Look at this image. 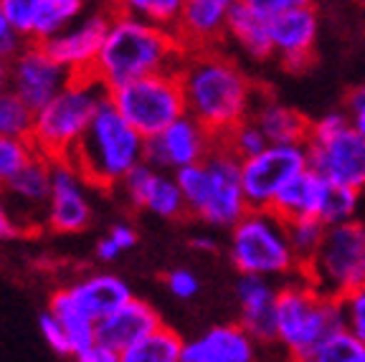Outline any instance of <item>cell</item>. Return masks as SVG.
<instances>
[{
	"label": "cell",
	"instance_id": "6da1fadb",
	"mask_svg": "<svg viewBox=\"0 0 365 362\" xmlns=\"http://www.w3.org/2000/svg\"><path fill=\"white\" fill-rule=\"evenodd\" d=\"M178 76L188 117L200 122L218 140L251 117L262 94L241 63L221 48L185 51Z\"/></svg>",
	"mask_w": 365,
	"mask_h": 362
},
{
	"label": "cell",
	"instance_id": "7a4b0ae2",
	"mask_svg": "<svg viewBox=\"0 0 365 362\" xmlns=\"http://www.w3.org/2000/svg\"><path fill=\"white\" fill-rule=\"evenodd\" d=\"M182 56L185 48L173 31L158 29L153 23L114 8L112 26L91 76H97L104 89L112 91L135 79L175 71Z\"/></svg>",
	"mask_w": 365,
	"mask_h": 362
},
{
	"label": "cell",
	"instance_id": "3957f363",
	"mask_svg": "<svg viewBox=\"0 0 365 362\" xmlns=\"http://www.w3.org/2000/svg\"><path fill=\"white\" fill-rule=\"evenodd\" d=\"M145 142L148 140L112 107L107 96L68 160L91 187H120L137 165L145 162Z\"/></svg>",
	"mask_w": 365,
	"mask_h": 362
},
{
	"label": "cell",
	"instance_id": "277c9868",
	"mask_svg": "<svg viewBox=\"0 0 365 362\" xmlns=\"http://www.w3.org/2000/svg\"><path fill=\"white\" fill-rule=\"evenodd\" d=\"M107 96L97 76H74L61 94L36 112L29 137L36 152L48 160L71 157Z\"/></svg>",
	"mask_w": 365,
	"mask_h": 362
},
{
	"label": "cell",
	"instance_id": "5b68a950",
	"mask_svg": "<svg viewBox=\"0 0 365 362\" xmlns=\"http://www.w3.org/2000/svg\"><path fill=\"white\" fill-rule=\"evenodd\" d=\"M345 329L342 304L322 294L299 274L297 281L279 289L277 296V345L289 360H302L317 350L327 337Z\"/></svg>",
	"mask_w": 365,
	"mask_h": 362
},
{
	"label": "cell",
	"instance_id": "8992f818",
	"mask_svg": "<svg viewBox=\"0 0 365 362\" xmlns=\"http://www.w3.org/2000/svg\"><path fill=\"white\" fill-rule=\"evenodd\" d=\"M228 256L241 276H292L302 274V264L289 244L287 223L274 210H249L231 228Z\"/></svg>",
	"mask_w": 365,
	"mask_h": 362
},
{
	"label": "cell",
	"instance_id": "52a82bcc",
	"mask_svg": "<svg viewBox=\"0 0 365 362\" xmlns=\"http://www.w3.org/2000/svg\"><path fill=\"white\" fill-rule=\"evenodd\" d=\"M304 145L314 172L332 185L365 190V137L353 127L348 112H330L314 119Z\"/></svg>",
	"mask_w": 365,
	"mask_h": 362
},
{
	"label": "cell",
	"instance_id": "ba28073f",
	"mask_svg": "<svg viewBox=\"0 0 365 362\" xmlns=\"http://www.w3.org/2000/svg\"><path fill=\"white\" fill-rule=\"evenodd\" d=\"M302 276L335 299L365 286V223L327 226L322 246L302 267Z\"/></svg>",
	"mask_w": 365,
	"mask_h": 362
},
{
	"label": "cell",
	"instance_id": "9c48e42d",
	"mask_svg": "<svg viewBox=\"0 0 365 362\" xmlns=\"http://www.w3.org/2000/svg\"><path fill=\"white\" fill-rule=\"evenodd\" d=\"M109 102L145 140L160 135L188 114L178 68L117 86L109 91Z\"/></svg>",
	"mask_w": 365,
	"mask_h": 362
},
{
	"label": "cell",
	"instance_id": "30bf717a",
	"mask_svg": "<svg viewBox=\"0 0 365 362\" xmlns=\"http://www.w3.org/2000/svg\"><path fill=\"white\" fill-rule=\"evenodd\" d=\"M309 167L307 145H269L241 162V182L251 210H269L274 198Z\"/></svg>",
	"mask_w": 365,
	"mask_h": 362
},
{
	"label": "cell",
	"instance_id": "8fae6325",
	"mask_svg": "<svg viewBox=\"0 0 365 362\" xmlns=\"http://www.w3.org/2000/svg\"><path fill=\"white\" fill-rule=\"evenodd\" d=\"M74 76L48 53L43 43H29L8 61V81L11 91L18 94L34 112L51 102L68 86Z\"/></svg>",
	"mask_w": 365,
	"mask_h": 362
},
{
	"label": "cell",
	"instance_id": "7c38bea8",
	"mask_svg": "<svg viewBox=\"0 0 365 362\" xmlns=\"http://www.w3.org/2000/svg\"><path fill=\"white\" fill-rule=\"evenodd\" d=\"M218 137L205 130L193 117H180L168 130L145 142V162L165 172H180L211 157L218 148Z\"/></svg>",
	"mask_w": 365,
	"mask_h": 362
},
{
	"label": "cell",
	"instance_id": "4fadbf2b",
	"mask_svg": "<svg viewBox=\"0 0 365 362\" xmlns=\"http://www.w3.org/2000/svg\"><path fill=\"white\" fill-rule=\"evenodd\" d=\"M205 167L211 175V192H208V203H205L198 221L213 228L231 231L251 210L244 192V182H241V160L218 142L211 157L205 160Z\"/></svg>",
	"mask_w": 365,
	"mask_h": 362
},
{
	"label": "cell",
	"instance_id": "5bb4252c",
	"mask_svg": "<svg viewBox=\"0 0 365 362\" xmlns=\"http://www.w3.org/2000/svg\"><path fill=\"white\" fill-rule=\"evenodd\" d=\"M89 182L71 160H51V198L46 210V226L53 233L84 231L91 223Z\"/></svg>",
	"mask_w": 365,
	"mask_h": 362
},
{
	"label": "cell",
	"instance_id": "9a60e30c",
	"mask_svg": "<svg viewBox=\"0 0 365 362\" xmlns=\"http://www.w3.org/2000/svg\"><path fill=\"white\" fill-rule=\"evenodd\" d=\"M112 18L114 8L91 11L81 21H76L71 29H66L43 46L71 76H89L94 74V66H97L99 51H102L109 26H112Z\"/></svg>",
	"mask_w": 365,
	"mask_h": 362
},
{
	"label": "cell",
	"instance_id": "2e32d148",
	"mask_svg": "<svg viewBox=\"0 0 365 362\" xmlns=\"http://www.w3.org/2000/svg\"><path fill=\"white\" fill-rule=\"evenodd\" d=\"M120 187L125 192L127 203L135 210H148V213L160 215L165 221H175V218L188 213L175 175L158 170L148 162L137 165L135 170L122 180Z\"/></svg>",
	"mask_w": 365,
	"mask_h": 362
},
{
	"label": "cell",
	"instance_id": "e0dca14e",
	"mask_svg": "<svg viewBox=\"0 0 365 362\" xmlns=\"http://www.w3.org/2000/svg\"><path fill=\"white\" fill-rule=\"evenodd\" d=\"M3 192L21 231L46 223L51 198V160L36 152V157L3 187Z\"/></svg>",
	"mask_w": 365,
	"mask_h": 362
},
{
	"label": "cell",
	"instance_id": "ac0fdd59",
	"mask_svg": "<svg viewBox=\"0 0 365 362\" xmlns=\"http://www.w3.org/2000/svg\"><path fill=\"white\" fill-rule=\"evenodd\" d=\"M269 26H272L274 56H279V61L289 71H302L312 63L319 31L317 13L312 11V6L284 13L269 21Z\"/></svg>",
	"mask_w": 365,
	"mask_h": 362
},
{
	"label": "cell",
	"instance_id": "d6986e66",
	"mask_svg": "<svg viewBox=\"0 0 365 362\" xmlns=\"http://www.w3.org/2000/svg\"><path fill=\"white\" fill-rule=\"evenodd\" d=\"M182 362H259V342L241 324H218L185 340Z\"/></svg>",
	"mask_w": 365,
	"mask_h": 362
},
{
	"label": "cell",
	"instance_id": "ffe728a7",
	"mask_svg": "<svg viewBox=\"0 0 365 362\" xmlns=\"http://www.w3.org/2000/svg\"><path fill=\"white\" fill-rule=\"evenodd\" d=\"M231 3L226 0H185L180 13L175 36L185 51H203V48H218L226 38Z\"/></svg>",
	"mask_w": 365,
	"mask_h": 362
},
{
	"label": "cell",
	"instance_id": "44dd1931",
	"mask_svg": "<svg viewBox=\"0 0 365 362\" xmlns=\"http://www.w3.org/2000/svg\"><path fill=\"white\" fill-rule=\"evenodd\" d=\"M277 296L269 279L241 276L236 284V299L241 304V327L259 345H277Z\"/></svg>",
	"mask_w": 365,
	"mask_h": 362
},
{
	"label": "cell",
	"instance_id": "7402d4cb",
	"mask_svg": "<svg viewBox=\"0 0 365 362\" xmlns=\"http://www.w3.org/2000/svg\"><path fill=\"white\" fill-rule=\"evenodd\" d=\"M160 327H163V319L155 311V306L135 296L122 309L114 311L112 317L97 324V345H104L114 352H125L127 347H132Z\"/></svg>",
	"mask_w": 365,
	"mask_h": 362
},
{
	"label": "cell",
	"instance_id": "603a6c76",
	"mask_svg": "<svg viewBox=\"0 0 365 362\" xmlns=\"http://www.w3.org/2000/svg\"><path fill=\"white\" fill-rule=\"evenodd\" d=\"M68 289V294L74 299V304L84 311L91 322H102V319L112 317L114 311L122 309L132 296V289L127 286L125 279H120L117 274L97 272L89 276L74 281Z\"/></svg>",
	"mask_w": 365,
	"mask_h": 362
},
{
	"label": "cell",
	"instance_id": "cb8c5ba5",
	"mask_svg": "<svg viewBox=\"0 0 365 362\" xmlns=\"http://www.w3.org/2000/svg\"><path fill=\"white\" fill-rule=\"evenodd\" d=\"M330 185V180H325L319 172L307 167L274 198L269 210H274L284 223L297 221V218H319L322 208H325Z\"/></svg>",
	"mask_w": 365,
	"mask_h": 362
},
{
	"label": "cell",
	"instance_id": "d4e9b609",
	"mask_svg": "<svg viewBox=\"0 0 365 362\" xmlns=\"http://www.w3.org/2000/svg\"><path fill=\"white\" fill-rule=\"evenodd\" d=\"M251 119L264 132L269 145H304L309 135V125H312L297 109L287 107V104H282L274 96L262 94H259L257 104H254Z\"/></svg>",
	"mask_w": 365,
	"mask_h": 362
},
{
	"label": "cell",
	"instance_id": "484cf974",
	"mask_svg": "<svg viewBox=\"0 0 365 362\" xmlns=\"http://www.w3.org/2000/svg\"><path fill=\"white\" fill-rule=\"evenodd\" d=\"M226 38L231 41L241 53H246L251 61H267V58L274 56L272 26H269L267 18H262L257 11H251L244 0L231 8Z\"/></svg>",
	"mask_w": 365,
	"mask_h": 362
},
{
	"label": "cell",
	"instance_id": "4316f807",
	"mask_svg": "<svg viewBox=\"0 0 365 362\" xmlns=\"http://www.w3.org/2000/svg\"><path fill=\"white\" fill-rule=\"evenodd\" d=\"M48 311L61 322L63 332L68 337V345H71V357L81 355L84 350L97 345V322H91L84 311L74 304L66 286L53 291Z\"/></svg>",
	"mask_w": 365,
	"mask_h": 362
},
{
	"label": "cell",
	"instance_id": "83f0119b",
	"mask_svg": "<svg viewBox=\"0 0 365 362\" xmlns=\"http://www.w3.org/2000/svg\"><path fill=\"white\" fill-rule=\"evenodd\" d=\"M84 8H86V0H41V8L36 13L29 41H34V43H48L58 33L71 29L76 21H81L86 16Z\"/></svg>",
	"mask_w": 365,
	"mask_h": 362
},
{
	"label": "cell",
	"instance_id": "f1b7e54d",
	"mask_svg": "<svg viewBox=\"0 0 365 362\" xmlns=\"http://www.w3.org/2000/svg\"><path fill=\"white\" fill-rule=\"evenodd\" d=\"M182 350H185V340H180V334L173 332L170 327H163L150 332L140 342L127 347L120 352L122 362H182Z\"/></svg>",
	"mask_w": 365,
	"mask_h": 362
},
{
	"label": "cell",
	"instance_id": "f546056e",
	"mask_svg": "<svg viewBox=\"0 0 365 362\" xmlns=\"http://www.w3.org/2000/svg\"><path fill=\"white\" fill-rule=\"evenodd\" d=\"M114 8L127 16H135L140 21H148L158 29H165L175 33L180 13L185 8V0H117Z\"/></svg>",
	"mask_w": 365,
	"mask_h": 362
},
{
	"label": "cell",
	"instance_id": "4dcf8cb0",
	"mask_svg": "<svg viewBox=\"0 0 365 362\" xmlns=\"http://www.w3.org/2000/svg\"><path fill=\"white\" fill-rule=\"evenodd\" d=\"M292 362H365V342H360L348 329L327 337L309 357Z\"/></svg>",
	"mask_w": 365,
	"mask_h": 362
},
{
	"label": "cell",
	"instance_id": "1f68e13d",
	"mask_svg": "<svg viewBox=\"0 0 365 362\" xmlns=\"http://www.w3.org/2000/svg\"><path fill=\"white\" fill-rule=\"evenodd\" d=\"M34 109L23 102L18 94H13L11 89L0 96V137L29 140L31 130H34Z\"/></svg>",
	"mask_w": 365,
	"mask_h": 362
},
{
	"label": "cell",
	"instance_id": "d6a6232c",
	"mask_svg": "<svg viewBox=\"0 0 365 362\" xmlns=\"http://www.w3.org/2000/svg\"><path fill=\"white\" fill-rule=\"evenodd\" d=\"M327 226L319 218H297V221H287V233H289V244L294 249V256L299 264H307L317 249L322 246Z\"/></svg>",
	"mask_w": 365,
	"mask_h": 362
},
{
	"label": "cell",
	"instance_id": "836d02e7",
	"mask_svg": "<svg viewBox=\"0 0 365 362\" xmlns=\"http://www.w3.org/2000/svg\"><path fill=\"white\" fill-rule=\"evenodd\" d=\"M221 145L226 150H231V152L244 162V160H251V157H257L259 152H264V150L269 148V140L264 137V132L259 130L257 122L249 117L246 122H241L239 127H234L226 137H221Z\"/></svg>",
	"mask_w": 365,
	"mask_h": 362
},
{
	"label": "cell",
	"instance_id": "e575fe53",
	"mask_svg": "<svg viewBox=\"0 0 365 362\" xmlns=\"http://www.w3.org/2000/svg\"><path fill=\"white\" fill-rule=\"evenodd\" d=\"M34 157H36V148L31 145V140L0 137V190H3Z\"/></svg>",
	"mask_w": 365,
	"mask_h": 362
},
{
	"label": "cell",
	"instance_id": "d590c367",
	"mask_svg": "<svg viewBox=\"0 0 365 362\" xmlns=\"http://www.w3.org/2000/svg\"><path fill=\"white\" fill-rule=\"evenodd\" d=\"M355 210H358V190H350V187L342 185H330L319 221L325 223V226H340V223L353 221Z\"/></svg>",
	"mask_w": 365,
	"mask_h": 362
},
{
	"label": "cell",
	"instance_id": "8d00e7d4",
	"mask_svg": "<svg viewBox=\"0 0 365 362\" xmlns=\"http://www.w3.org/2000/svg\"><path fill=\"white\" fill-rule=\"evenodd\" d=\"M342 304V322L350 334H355L360 342H365V286L350 291L340 299Z\"/></svg>",
	"mask_w": 365,
	"mask_h": 362
},
{
	"label": "cell",
	"instance_id": "74e56055",
	"mask_svg": "<svg viewBox=\"0 0 365 362\" xmlns=\"http://www.w3.org/2000/svg\"><path fill=\"white\" fill-rule=\"evenodd\" d=\"M0 8L6 11V16L11 18L13 26L29 38L31 29H34L36 13L41 8V0H0Z\"/></svg>",
	"mask_w": 365,
	"mask_h": 362
},
{
	"label": "cell",
	"instance_id": "f35d334b",
	"mask_svg": "<svg viewBox=\"0 0 365 362\" xmlns=\"http://www.w3.org/2000/svg\"><path fill=\"white\" fill-rule=\"evenodd\" d=\"M38 329H41L43 342L51 347L53 352H58V355H71V345H68L66 332H63L61 322L53 317L51 311H43L38 317Z\"/></svg>",
	"mask_w": 365,
	"mask_h": 362
},
{
	"label": "cell",
	"instance_id": "ab89813d",
	"mask_svg": "<svg viewBox=\"0 0 365 362\" xmlns=\"http://www.w3.org/2000/svg\"><path fill=\"white\" fill-rule=\"evenodd\" d=\"M26 43H29V38L13 26L11 18L6 16V11L0 8V58H3V61H11Z\"/></svg>",
	"mask_w": 365,
	"mask_h": 362
},
{
	"label": "cell",
	"instance_id": "60d3db41",
	"mask_svg": "<svg viewBox=\"0 0 365 362\" xmlns=\"http://www.w3.org/2000/svg\"><path fill=\"white\" fill-rule=\"evenodd\" d=\"M165 284H168V289H170V294L182 301L193 299L200 289L198 276H195L193 272H188V269H173V272L165 276Z\"/></svg>",
	"mask_w": 365,
	"mask_h": 362
},
{
	"label": "cell",
	"instance_id": "b9f144b4",
	"mask_svg": "<svg viewBox=\"0 0 365 362\" xmlns=\"http://www.w3.org/2000/svg\"><path fill=\"white\" fill-rule=\"evenodd\" d=\"M244 3L251 11H257L262 18H267V21H274V18L284 16L289 11L309 6V0H244Z\"/></svg>",
	"mask_w": 365,
	"mask_h": 362
},
{
	"label": "cell",
	"instance_id": "7bdbcfd3",
	"mask_svg": "<svg viewBox=\"0 0 365 362\" xmlns=\"http://www.w3.org/2000/svg\"><path fill=\"white\" fill-rule=\"evenodd\" d=\"M107 236L112 238L114 244H117V249H120L122 254L137 246V231L130 226V223H114V226L109 228Z\"/></svg>",
	"mask_w": 365,
	"mask_h": 362
},
{
	"label": "cell",
	"instance_id": "ee69618b",
	"mask_svg": "<svg viewBox=\"0 0 365 362\" xmlns=\"http://www.w3.org/2000/svg\"><path fill=\"white\" fill-rule=\"evenodd\" d=\"M18 233H21V228H18L16 218H13V213H11L6 192L0 190V241H8V238L18 236Z\"/></svg>",
	"mask_w": 365,
	"mask_h": 362
},
{
	"label": "cell",
	"instance_id": "f6af8a7d",
	"mask_svg": "<svg viewBox=\"0 0 365 362\" xmlns=\"http://www.w3.org/2000/svg\"><path fill=\"white\" fill-rule=\"evenodd\" d=\"M74 360L76 362H122L120 360V352L109 350V347H104V345L89 347V350H84L81 355H76Z\"/></svg>",
	"mask_w": 365,
	"mask_h": 362
},
{
	"label": "cell",
	"instance_id": "bcb514c9",
	"mask_svg": "<svg viewBox=\"0 0 365 362\" xmlns=\"http://www.w3.org/2000/svg\"><path fill=\"white\" fill-rule=\"evenodd\" d=\"M94 254H97V259H99V261H104V264H109V261L120 259L122 251L117 249V244H114L112 238L104 236V238H99V244H97V249H94Z\"/></svg>",
	"mask_w": 365,
	"mask_h": 362
},
{
	"label": "cell",
	"instance_id": "7dc6e473",
	"mask_svg": "<svg viewBox=\"0 0 365 362\" xmlns=\"http://www.w3.org/2000/svg\"><path fill=\"white\" fill-rule=\"evenodd\" d=\"M345 107H348V114L365 109V84H360L358 89L350 91V94H348V102H345Z\"/></svg>",
	"mask_w": 365,
	"mask_h": 362
},
{
	"label": "cell",
	"instance_id": "c3c4849f",
	"mask_svg": "<svg viewBox=\"0 0 365 362\" xmlns=\"http://www.w3.org/2000/svg\"><path fill=\"white\" fill-rule=\"evenodd\" d=\"M193 249L198 251H216V241L211 236H195L193 238Z\"/></svg>",
	"mask_w": 365,
	"mask_h": 362
},
{
	"label": "cell",
	"instance_id": "681fc988",
	"mask_svg": "<svg viewBox=\"0 0 365 362\" xmlns=\"http://www.w3.org/2000/svg\"><path fill=\"white\" fill-rule=\"evenodd\" d=\"M11 89V81H8V61L0 58V96Z\"/></svg>",
	"mask_w": 365,
	"mask_h": 362
},
{
	"label": "cell",
	"instance_id": "f907efd6",
	"mask_svg": "<svg viewBox=\"0 0 365 362\" xmlns=\"http://www.w3.org/2000/svg\"><path fill=\"white\" fill-rule=\"evenodd\" d=\"M350 117V122H353V127L360 132V135L365 137V109H360V112H353V114H348Z\"/></svg>",
	"mask_w": 365,
	"mask_h": 362
},
{
	"label": "cell",
	"instance_id": "816d5d0a",
	"mask_svg": "<svg viewBox=\"0 0 365 362\" xmlns=\"http://www.w3.org/2000/svg\"><path fill=\"white\" fill-rule=\"evenodd\" d=\"M226 3H231V6H236V3H241V0H226Z\"/></svg>",
	"mask_w": 365,
	"mask_h": 362
},
{
	"label": "cell",
	"instance_id": "f5cc1de1",
	"mask_svg": "<svg viewBox=\"0 0 365 362\" xmlns=\"http://www.w3.org/2000/svg\"><path fill=\"white\" fill-rule=\"evenodd\" d=\"M112 3H117V0H112Z\"/></svg>",
	"mask_w": 365,
	"mask_h": 362
}]
</instances>
